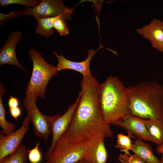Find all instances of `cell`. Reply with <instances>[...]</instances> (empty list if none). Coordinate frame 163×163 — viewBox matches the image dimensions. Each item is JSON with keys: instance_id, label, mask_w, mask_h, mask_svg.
Masks as SVG:
<instances>
[{"instance_id": "7", "label": "cell", "mask_w": 163, "mask_h": 163, "mask_svg": "<svg viewBox=\"0 0 163 163\" xmlns=\"http://www.w3.org/2000/svg\"><path fill=\"white\" fill-rule=\"evenodd\" d=\"M37 97L34 96L25 94L23 105L27 112L30 121L33 124L35 136L43 139L46 143L51 133L50 123L52 116H47L42 113L36 104Z\"/></svg>"}, {"instance_id": "18", "label": "cell", "mask_w": 163, "mask_h": 163, "mask_svg": "<svg viewBox=\"0 0 163 163\" xmlns=\"http://www.w3.org/2000/svg\"><path fill=\"white\" fill-rule=\"evenodd\" d=\"M2 84L0 85V126L2 129L0 131L5 135L10 134L14 132L16 127L15 123L7 121L5 118L6 109L2 101V96L5 92Z\"/></svg>"}, {"instance_id": "27", "label": "cell", "mask_w": 163, "mask_h": 163, "mask_svg": "<svg viewBox=\"0 0 163 163\" xmlns=\"http://www.w3.org/2000/svg\"><path fill=\"white\" fill-rule=\"evenodd\" d=\"M156 151L158 153L163 155V144L161 145H158L156 148Z\"/></svg>"}, {"instance_id": "10", "label": "cell", "mask_w": 163, "mask_h": 163, "mask_svg": "<svg viewBox=\"0 0 163 163\" xmlns=\"http://www.w3.org/2000/svg\"><path fill=\"white\" fill-rule=\"evenodd\" d=\"M22 38L21 31L17 30L11 33L0 50V66L5 64L16 66L27 72L19 62L16 55V46Z\"/></svg>"}, {"instance_id": "28", "label": "cell", "mask_w": 163, "mask_h": 163, "mask_svg": "<svg viewBox=\"0 0 163 163\" xmlns=\"http://www.w3.org/2000/svg\"><path fill=\"white\" fill-rule=\"evenodd\" d=\"M75 163H91L90 162L82 158Z\"/></svg>"}, {"instance_id": "14", "label": "cell", "mask_w": 163, "mask_h": 163, "mask_svg": "<svg viewBox=\"0 0 163 163\" xmlns=\"http://www.w3.org/2000/svg\"><path fill=\"white\" fill-rule=\"evenodd\" d=\"M102 47L101 45H100L96 50L91 49L88 50L87 58L80 62L71 61L66 59L62 55H59L55 51L52 52V53L57 59L58 63L56 67L57 71L71 69L80 73L83 76L92 75L90 68L91 60L96 52Z\"/></svg>"}, {"instance_id": "6", "label": "cell", "mask_w": 163, "mask_h": 163, "mask_svg": "<svg viewBox=\"0 0 163 163\" xmlns=\"http://www.w3.org/2000/svg\"><path fill=\"white\" fill-rule=\"evenodd\" d=\"M73 12L72 9L67 7L60 0H43L35 7L12 11L14 18L25 15L45 18L63 15L66 20L71 19Z\"/></svg>"}, {"instance_id": "19", "label": "cell", "mask_w": 163, "mask_h": 163, "mask_svg": "<svg viewBox=\"0 0 163 163\" xmlns=\"http://www.w3.org/2000/svg\"><path fill=\"white\" fill-rule=\"evenodd\" d=\"M27 158L26 146L21 144L13 152L0 160V163H27Z\"/></svg>"}, {"instance_id": "12", "label": "cell", "mask_w": 163, "mask_h": 163, "mask_svg": "<svg viewBox=\"0 0 163 163\" xmlns=\"http://www.w3.org/2000/svg\"><path fill=\"white\" fill-rule=\"evenodd\" d=\"M113 125L126 130L128 134L138 139L152 142L142 119L130 114L124 116Z\"/></svg>"}, {"instance_id": "4", "label": "cell", "mask_w": 163, "mask_h": 163, "mask_svg": "<svg viewBox=\"0 0 163 163\" xmlns=\"http://www.w3.org/2000/svg\"><path fill=\"white\" fill-rule=\"evenodd\" d=\"M29 56L33 67L25 94L44 98L46 86L53 76L57 75L58 71L56 67L46 62L40 53L35 49L29 50Z\"/></svg>"}, {"instance_id": "8", "label": "cell", "mask_w": 163, "mask_h": 163, "mask_svg": "<svg viewBox=\"0 0 163 163\" xmlns=\"http://www.w3.org/2000/svg\"><path fill=\"white\" fill-rule=\"evenodd\" d=\"M80 98L79 94L75 102L69 106L66 112L62 115L60 114L52 116L50 126L52 134L50 145L45 156L47 160L52 153L56 144L60 137L66 133L71 123L78 105Z\"/></svg>"}, {"instance_id": "2", "label": "cell", "mask_w": 163, "mask_h": 163, "mask_svg": "<svg viewBox=\"0 0 163 163\" xmlns=\"http://www.w3.org/2000/svg\"><path fill=\"white\" fill-rule=\"evenodd\" d=\"M99 101L105 121L114 124L124 116L131 114L129 89L118 78L108 77L98 88Z\"/></svg>"}, {"instance_id": "23", "label": "cell", "mask_w": 163, "mask_h": 163, "mask_svg": "<svg viewBox=\"0 0 163 163\" xmlns=\"http://www.w3.org/2000/svg\"><path fill=\"white\" fill-rule=\"evenodd\" d=\"M40 143L38 142L35 147L27 150L28 158L31 163H39L41 161L42 154L39 149Z\"/></svg>"}, {"instance_id": "16", "label": "cell", "mask_w": 163, "mask_h": 163, "mask_svg": "<svg viewBox=\"0 0 163 163\" xmlns=\"http://www.w3.org/2000/svg\"><path fill=\"white\" fill-rule=\"evenodd\" d=\"M152 138V142L158 145L163 144V120L142 119Z\"/></svg>"}, {"instance_id": "29", "label": "cell", "mask_w": 163, "mask_h": 163, "mask_svg": "<svg viewBox=\"0 0 163 163\" xmlns=\"http://www.w3.org/2000/svg\"><path fill=\"white\" fill-rule=\"evenodd\" d=\"M160 163H163V155H162L160 161Z\"/></svg>"}, {"instance_id": "11", "label": "cell", "mask_w": 163, "mask_h": 163, "mask_svg": "<svg viewBox=\"0 0 163 163\" xmlns=\"http://www.w3.org/2000/svg\"><path fill=\"white\" fill-rule=\"evenodd\" d=\"M103 133L93 136L85 150L83 158L91 163H107L108 154Z\"/></svg>"}, {"instance_id": "15", "label": "cell", "mask_w": 163, "mask_h": 163, "mask_svg": "<svg viewBox=\"0 0 163 163\" xmlns=\"http://www.w3.org/2000/svg\"><path fill=\"white\" fill-rule=\"evenodd\" d=\"M131 150L146 163H160L161 160L154 155L150 144L141 139L135 140Z\"/></svg>"}, {"instance_id": "25", "label": "cell", "mask_w": 163, "mask_h": 163, "mask_svg": "<svg viewBox=\"0 0 163 163\" xmlns=\"http://www.w3.org/2000/svg\"><path fill=\"white\" fill-rule=\"evenodd\" d=\"M9 114L13 118L17 120L22 114L21 109L19 107L10 108Z\"/></svg>"}, {"instance_id": "22", "label": "cell", "mask_w": 163, "mask_h": 163, "mask_svg": "<svg viewBox=\"0 0 163 163\" xmlns=\"http://www.w3.org/2000/svg\"><path fill=\"white\" fill-rule=\"evenodd\" d=\"M40 0H0L1 6H6L10 5L18 4L29 8H34L38 5L41 2Z\"/></svg>"}, {"instance_id": "5", "label": "cell", "mask_w": 163, "mask_h": 163, "mask_svg": "<svg viewBox=\"0 0 163 163\" xmlns=\"http://www.w3.org/2000/svg\"><path fill=\"white\" fill-rule=\"evenodd\" d=\"M93 136L83 141L74 143L70 141L66 133L57 141L52 153L45 163H75L83 158L86 148Z\"/></svg>"}, {"instance_id": "21", "label": "cell", "mask_w": 163, "mask_h": 163, "mask_svg": "<svg viewBox=\"0 0 163 163\" xmlns=\"http://www.w3.org/2000/svg\"><path fill=\"white\" fill-rule=\"evenodd\" d=\"M66 21L63 16L60 15L54 21L53 24V28L62 36H66L69 33V29L66 23Z\"/></svg>"}, {"instance_id": "3", "label": "cell", "mask_w": 163, "mask_h": 163, "mask_svg": "<svg viewBox=\"0 0 163 163\" xmlns=\"http://www.w3.org/2000/svg\"><path fill=\"white\" fill-rule=\"evenodd\" d=\"M131 114L141 119L163 120V86L157 82H144L128 88Z\"/></svg>"}, {"instance_id": "1", "label": "cell", "mask_w": 163, "mask_h": 163, "mask_svg": "<svg viewBox=\"0 0 163 163\" xmlns=\"http://www.w3.org/2000/svg\"><path fill=\"white\" fill-rule=\"evenodd\" d=\"M97 79L92 75L83 76L80 98L66 133L70 141L80 142L103 133L105 138L113 136L110 124L104 120L98 97Z\"/></svg>"}, {"instance_id": "24", "label": "cell", "mask_w": 163, "mask_h": 163, "mask_svg": "<svg viewBox=\"0 0 163 163\" xmlns=\"http://www.w3.org/2000/svg\"><path fill=\"white\" fill-rule=\"evenodd\" d=\"M118 160L121 163H146L135 154L129 155L120 154Z\"/></svg>"}, {"instance_id": "26", "label": "cell", "mask_w": 163, "mask_h": 163, "mask_svg": "<svg viewBox=\"0 0 163 163\" xmlns=\"http://www.w3.org/2000/svg\"><path fill=\"white\" fill-rule=\"evenodd\" d=\"M19 101L16 97L11 96L9 97L8 105L9 108L19 107Z\"/></svg>"}, {"instance_id": "9", "label": "cell", "mask_w": 163, "mask_h": 163, "mask_svg": "<svg viewBox=\"0 0 163 163\" xmlns=\"http://www.w3.org/2000/svg\"><path fill=\"white\" fill-rule=\"evenodd\" d=\"M28 116L24 118L21 127L15 131L7 135L1 132L0 135V160L13 152L21 145L30 124Z\"/></svg>"}, {"instance_id": "20", "label": "cell", "mask_w": 163, "mask_h": 163, "mask_svg": "<svg viewBox=\"0 0 163 163\" xmlns=\"http://www.w3.org/2000/svg\"><path fill=\"white\" fill-rule=\"evenodd\" d=\"M132 138L135 139V137L128 134V135L120 133L117 134V143L115 147L123 152L124 154L129 155V151L131 150L133 144Z\"/></svg>"}, {"instance_id": "13", "label": "cell", "mask_w": 163, "mask_h": 163, "mask_svg": "<svg viewBox=\"0 0 163 163\" xmlns=\"http://www.w3.org/2000/svg\"><path fill=\"white\" fill-rule=\"evenodd\" d=\"M136 31L149 40L153 48L163 52V21L154 19L149 24L137 29Z\"/></svg>"}, {"instance_id": "17", "label": "cell", "mask_w": 163, "mask_h": 163, "mask_svg": "<svg viewBox=\"0 0 163 163\" xmlns=\"http://www.w3.org/2000/svg\"><path fill=\"white\" fill-rule=\"evenodd\" d=\"M58 16L45 18L34 16V18L37 23L35 33L46 38L53 35L54 34L53 24Z\"/></svg>"}]
</instances>
